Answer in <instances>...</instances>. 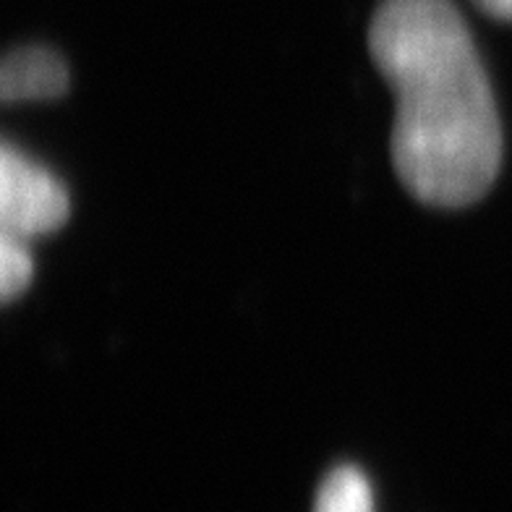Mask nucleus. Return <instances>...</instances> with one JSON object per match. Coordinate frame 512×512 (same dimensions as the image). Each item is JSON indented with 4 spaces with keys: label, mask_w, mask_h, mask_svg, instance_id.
<instances>
[{
    "label": "nucleus",
    "mask_w": 512,
    "mask_h": 512,
    "mask_svg": "<svg viewBox=\"0 0 512 512\" xmlns=\"http://www.w3.org/2000/svg\"><path fill=\"white\" fill-rule=\"evenodd\" d=\"M68 191L48 168L11 144L0 152V228L24 241L45 236L68 220Z\"/></svg>",
    "instance_id": "2"
},
{
    "label": "nucleus",
    "mask_w": 512,
    "mask_h": 512,
    "mask_svg": "<svg viewBox=\"0 0 512 512\" xmlns=\"http://www.w3.org/2000/svg\"><path fill=\"white\" fill-rule=\"evenodd\" d=\"M369 53L395 92L392 162L416 199L468 207L492 189L502 128L471 32L452 0H384Z\"/></svg>",
    "instance_id": "1"
},
{
    "label": "nucleus",
    "mask_w": 512,
    "mask_h": 512,
    "mask_svg": "<svg viewBox=\"0 0 512 512\" xmlns=\"http://www.w3.org/2000/svg\"><path fill=\"white\" fill-rule=\"evenodd\" d=\"M314 512H374L369 479L353 465H340L319 486Z\"/></svg>",
    "instance_id": "4"
},
{
    "label": "nucleus",
    "mask_w": 512,
    "mask_h": 512,
    "mask_svg": "<svg viewBox=\"0 0 512 512\" xmlns=\"http://www.w3.org/2000/svg\"><path fill=\"white\" fill-rule=\"evenodd\" d=\"M68 89V68L48 48H19L0 68V97L6 102L53 100Z\"/></svg>",
    "instance_id": "3"
},
{
    "label": "nucleus",
    "mask_w": 512,
    "mask_h": 512,
    "mask_svg": "<svg viewBox=\"0 0 512 512\" xmlns=\"http://www.w3.org/2000/svg\"><path fill=\"white\" fill-rule=\"evenodd\" d=\"M473 3L492 19L512 21V0H473Z\"/></svg>",
    "instance_id": "6"
},
{
    "label": "nucleus",
    "mask_w": 512,
    "mask_h": 512,
    "mask_svg": "<svg viewBox=\"0 0 512 512\" xmlns=\"http://www.w3.org/2000/svg\"><path fill=\"white\" fill-rule=\"evenodd\" d=\"M34 275L32 254L27 249V241L11 233L0 236V296L3 301H14L29 288Z\"/></svg>",
    "instance_id": "5"
}]
</instances>
